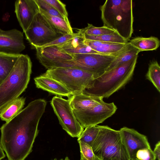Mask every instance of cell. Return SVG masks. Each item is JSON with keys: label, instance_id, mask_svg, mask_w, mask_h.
Returning a JSON list of instances; mask_svg holds the SVG:
<instances>
[{"label": "cell", "instance_id": "obj_1", "mask_svg": "<svg viewBox=\"0 0 160 160\" xmlns=\"http://www.w3.org/2000/svg\"><path fill=\"white\" fill-rule=\"evenodd\" d=\"M46 105L44 99L31 101L0 128V144L8 160H24L32 152Z\"/></svg>", "mask_w": 160, "mask_h": 160}, {"label": "cell", "instance_id": "obj_2", "mask_svg": "<svg viewBox=\"0 0 160 160\" xmlns=\"http://www.w3.org/2000/svg\"><path fill=\"white\" fill-rule=\"evenodd\" d=\"M103 26L110 28L127 41L133 33L132 0H107L100 7Z\"/></svg>", "mask_w": 160, "mask_h": 160}, {"label": "cell", "instance_id": "obj_3", "mask_svg": "<svg viewBox=\"0 0 160 160\" xmlns=\"http://www.w3.org/2000/svg\"><path fill=\"white\" fill-rule=\"evenodd\" d=\"M138 56L120 65L105 72L94 79L91 86L83 93L102 98H108L124 86L131 79Z\"/></svg>", "mask_w": 160, "mask_h": 160}, {"label": "cell", "instance_id": "obj_4", "mask_svg": "<svg viewBox=\"0 0 160 160\" xmlns=\"http://www.w3.org/2000/svg\"><path fill=\"white\" fill-rule=\"evenodd\" d=\"M32 68L29 56L21 54L10 72L0 84V111L25 91L30 81Z\"/></svg>", "mask_w": 160, "mask_h": 160}, {"label": "cell", "instance_id": "obj_5", "mask_svg": "<svg viewBox=\"0 0 160 160\" xmlns=\"http://www.w3.org/2000/svg\"><path fill=\"white\" fill-rule=\"evenodd\" d=\"M99 131L92 147L100 160H130L119 130L98 125Z\"/></svg>", "mask_w": 160, "mask_h": 160}, {"label": "cell", "instance_id": "obj_6", "mask_svg": "<svg viewBox=\"0 0 160 160\" xmlns=\"http://www.w3.org/2000/svg\"><path fill=\"white\" fill-rule=\"evenodd\" d=\"M43 74L61 83L72 95L82 93L85 89L90 87L94 79L92 73L75 68L48 69Z\"/></svg>", "mask_w": 160, "mask_h": 160}, {"label": "cell", "instance_id": "obj_7", "mask_svg": "<svg viewBox=\"0 0 160 160\" xmlns=\"http://www.w3.org/2000/svg\"><path fill=\"white\" fill-rule=\"evenodd\" d=\"M24 33L27 39L34 48L41 47L63 35L40 12L35 16Z\"/></svg>", "mask_w": 160, "mask_h": 160}, {"label": "cell", "instance_id": "obj_8", "mask_svg": "<svg viewBox=\"0 0 160 160\" xmlns=\"http://www.w3.org/2000/svg\"><path fill=\"white\" fill-rule=\"evenodd\" d=\"M118 54L114 55L101 54L72 55L73 59L68 61L64 67L77 68L87 71L93 73L94 79H95L106 71L109 65Z\"/></svg>", "mask_w": 160, "mask_h": 160}, {"label": "cell", "instance_id": "obj_9", "mask_svg": "<svg viewBox=\"0 0 160 160\" xmlns=\"http://www.w3.org/2000/svg\"><path fill=\"white\" fill-rule=\"evenodd\" d=\"M51 104L63 129L72 137L78 138L84 128L76 118L68 99L54 97Z\"/></svg>", "mask_w": 160, "mask_h": 160}, {"label": "cell", "instance_id": "obj_10", "mask_svg": "<svg viewBox=\"0 0 160 160\" xmlns=\"http://www.w3.org/2000/svg\"><path fill=\"white\" fill-rule=\"evenodd\" d=\"M117 108L113 102L102 103L86 110H73L78 122L84 128L96 126L112 116Z\"/></svg>", "mask_w": 160, "mask_h": 160}, {"label": "cell", "instance_id": "obj_11", "mask_svg": "<svg viewBox=\"0 0 160 160\" xmlns=\"http://www.w3.org/2000/svg\"><path fill=\"white\" fill-rule=\"evenodd\" d=\"M35 49L37 58L48 69L64 67L68 61L73 59L72 55L64 52L57 46Z\"/></svg>", "mask_w": 160, "mask_h": 160}, {"label": "cell", "instance_id": "obj_12", "mask_svg": "<svg viewBox=\"0 0 160 160\" xmlns=\"http://www.w3.org/2000/svg\"><path fill=\"white\" fill-rule=\"evenodd\" d=\"M119 131L130 160H136L138 150L151 148L146 136L134 129L123 127Z\"/></svg>", "mask_w": 160, "mask_h": 160}, {"label": "cell", "instance_id": "obj_13", "mask_svg": "<svg viewBox=\"0 0 160 160\" xmlns=\"http://www.w3.org/2000/svg\"><path fill=\"white\" fill-rule=\"evenodd\" d=\"M25 48L22 32L16 29L0 31V52L20 54Z\"/></svg>", "mask_w": 160, "mask_h": 160}, {"label": "cell", "instance_id": "obj_14", "mask_svg": "<svg viewBox=\"0 0 160 160\" xmlns=\"http://www.w3.org/2000/svg\"><path fill=\"white\" fill-rule=\"evenodd\" d=\"M15 12L25 33L39 10L35 0H17L15 3Z\"/></svg>", "mask_w": 160, "mask_h": 160}, {"label": "cell", "instance_id": "obj_15", "mask_svg": "<svg viewBox=\"0 0 160 160\" xmlns=\"http://www.w3.org/2000/svg\"><path fill=\"white\" fill-rule=\"evenodd\" d=\"M36 87L53 94L69 97L71 93L62 84L56 80L43 74L34 78Z\"/></svg>", "mask_w": 160, "mask_h": 160}, {"label": "cell", "instance_id": "obj_16", "mask_svg": "<svg viewBox=\"0 0 160 160\" xmlns=\"http://www.w3.org/2000/svg\"><path fill=\"white\" fill-rule=\"evenodd\" d=\"M68 99L72 110L75 111L88 109L104 102L102 98L83 93L71 95Z\"/></svg>", "mask_w": 160, "mask_h": 160}, {"label": "cell", "instance_id": "obj_17", "mask_svg": "<svg viewBox=\"0 0 160 160\" xmlns=\"http://www.w3.org/2000/svg\"><path fill=\"white\" fill-rule=\"evenodd\" d=\"M84 43L92 49L99 53L114 55L119 53L128 46L129 42L117 43L104 42L84 39Z\"/></svg>", "mask_w": 160, "mask_h": 160}, {"label": "cell", "instance_id": "obj_18", "mask_svg": "<svg viewBox=\"0 0 160 160\" xmlns=\"http://www.w3.org/2000/svg\"><path fill=\"white\" fill-rule=\"evenodd\" d=\"M133 47L140 52L156 50L159 46L160 41L157 37L151 36L148 38L138 37L134 38L128 42Z\"/></svg>", "mask_w": 160, "mask_h": 160}, {"label": "cell", "instance_id": "obj_19", "mask_svg": "<svg viewBox=\"0 0 160 160\" xmlns=\"http://www.w3.org/2000/svg\"><path fill=\"white\" fill-rule=\"evenodd\" d=\"M25 98L18 97L4 107L0 111V118L6 122L8 121L22 110Z\"/></svg>", "mask_w": 160, "mask_h": 160}, {"label": "cell", "instance_id": "obj_20", "mask_svg": "<svg viewBox=\"0 0 160 160\" xmlns=\"http://www.w3.org/2000/svg\"><path fill=\"white\" fill-rule=\"evenodd\" d=\"M21 54L0 52V84L10 72Z\"/></svg>", "mask_w": 160, "mask_h": 160}, {"label": "cell", "instance_id": "obj_21", "mask_svg": "<svg viewBox=\"0 0 160 160\" xmlns=\"http://www.w3.org/2000/svg\"><path fill=\"white\" fill-rule=\"evenodd\" d=\"M39 12L47 19L50 24L63 35L73 33L68 18L63 19L51 15L39 8Z\"/></svg>", "mask_w": 160, "mask_h": 160}, {"label": "cell", "instance_id": "obj_22", "mask_svg": "<svg viewBox=\"0 0 160 160\" xmlns=\"http://www.w3.org/2000/svg\"><path fill=\"white\" fill-rule=\"evenodd\" d=\"M139 50L132 46L129 42L127 47L118 54L109 65L106 71H109L129 61L138 56Z\"/></svg>", "mask_w": 160, "mask_h": 160}, {"label": "cell", "instance_id": "obj_23", "mask_svg": "<svg viewBox=\"0 0 160 160\" xmlns=\"http://www.w3.org/2000/svg\"><path fill=\"white\" fill-rule=\"evenodd\" d=\"M147 79L150 81L158 91H160V67L156 61L151 62L146 75Z\"/></svg>", "mask_w": 160, "mask_h": 160}, {"label": "cell", "instance_id": "obj_24", "mask_svg": "<svg viewBox=\"0 0 160 160\" xmlns=\"http://www.w3.org/2000/svg\"><path fill=\"white\" fill-rule=\"evenodd\" d=\"M99 131V128L98 125L87 127L78 138V141L84 143L92 147Z\"/></svg>", "mask_w": 160, "mask_h": 160}, {"label": "cell", "instance_id": "obj_25", "mask_svg": "<svg viewBox=\"0 0 160 160\" xmlns=\"http://www.w3.org/2000/svg\"><path fill=\"white\" fill-rule=\"evenodd\" d=\"M84 37L85 39L101 42L117 43L128 42L116 32L111 34L99 36H91L84 34Z\"/></svg>", "mask_w": 160, "mask_h": 160}, {"label": "cell", "instance_id": "obj_26", "mask_svg": "<svg viewBox=\"0 0 160 160\" xmlns=\"http://www.w3.org/2000/svg\"><path fill=\"white\" fill-rule=\"evenodd\" d=\"M88 26L84 28L80 29L82 33L91 36H99L109 34L115 32L113 30L105 26L96 27L92 25L88 24Z\"/></svg>", "mask_w": 160, "mask_h": 160}, {"label": "cell", "instance_id": "obj_27", "mask_svg": "<svg viewBox=\"0 0 160 160\" xmlns=\"http://www.w3.org/2000/svg\"><path fill=\"white\" fill-rule=\"evenodd\" d=\"M62 50L71 55L83 54H100L93 50L89 46L85 44L84 42L72 48Z\"/></svg>", "mask_w": 160, "mask_h": 160}, {"label": "cell", "instance_id": "obj_28", "mask_svg": "<svg viewBox=\"0 0 160 160\" xmlns=\"http://www.w3.org/2000/svg\"><path fill=\"white\" fill-rule=\"evenodd\" d=\"M78 142L80 148V160H100L95 155L91 147L83 142Z\"/></svg>", "mask_w": 160, "mask_h": 160}, {"label": "cell", "instance_id": "obj_29", "mask_svg": "<svg viewBox=\"0 0 160 160\" xmlns=\"http://www.w3.org/2000/svg\"><path fill=\"white\" fill-rule=\"evenodd\" d=\"M156 157L151 148L138 150L136 154V160H156Z\"/></svg>", "mask_w": 160, "mask_h": 160}, {"label": "cell", "instance_id": "obj_30", "mask_svg": "<svg viewBox=\"0 0 160 160\" xmlns=\"http://www.w3.org/2000/svg\"><path fill=\"white\" fill-rule=\"evenodd\" d=\"M79 31L77 32L72 34H67L63 35L41 48H43L51 46H58L62 44L81 34Z\"/></svg>", "mask_w": 160, "mask_h": 160}, {"label": "cell", "instance_id": "obj_31", "mask_svg": "<svg viewBox=\"0 0 160 160\" xmlns=\"http://www.w3.org/2000/svg\"><path fill=\"white\" fill-rule=\"evenodd\" d=\"M35 1L40 9L49 14L63 19L68 18H64L52 6L43 0H35Z\"/></svg>", "mask_w": 160, "mask_h": 160}, {"label": "cell", "instance_id": "obj_32", "mask_svg": "<svg viewBox=\"0 0 160 160\" xmlns=\"http://www.w3.org/2000/svg\"><path fill=\"white\" fill-rule=\"evenodd\" d=\"M50 4L64 18H68V13L65 4L59 0H43Z\"/></svg>", "mask_w": 160, "mask_h": 160}, {"label": "cell", "instance_id": "obj_33", "mask_svg": "<svg viewBox=\"0 0 160 160\" xmlns=\"http://www.w3.org/2000/svg\"><path fill=\"white\" fill-rule=\"evenodd\" d=\"M158 160H160V142L159 141L156 144L153 151Z\"/></svg>", "mask_w": 160, "mask_h": 160}, {"label": "cell", "instance_id": "obj_34", "mask_svg": "<svg viewBox=\"0 0 160 160\" xmlns=\"http://www.w3.org/2000/svg\"><path fill=\"white\" fill-rule=\"evenodd\" d=\"M5 157V155L4 152L0 144V160L4 158Z\"/></svg>", "mask_w": 160, "mask_h": 160}, {"label": "cell", "instance_id": "obj_35", "mask_svg": "<svg viewBox=\"0 0 160 160\" xmlns=\"http://www.w3.org/2000/svg\"><path fill=\"white\" fill-rule=\"evenodd\" d=\"M52 160H70L69 158L68 157H66L64 159H61L59 160H57L56 158H55Z\"/></svg>", "mask_w": 160, "mask_h": 160}, {"label": "cell", "instance_id": "obj_36", "mask_svg": "<svg viewBox=\"0 0 160 160\" xmlns=\"http://www.w3.org/2000/svg\"><path fill=\"white\" fill-rule=\"evenodd\" d=\"M2 30L1 28H0V31H2Z\"/></svg>", "mask_w": 160, "mask_h": 160}, {"label": "cell", "instance_id": "obj_37", "mask_svg": "<svg viewBox=\"0 0 160 160\" xmlns=\"http://www.w3.org/2000/svg\"></svg>", "mask_w": 160, "mask_h": 160}]
</instances>
